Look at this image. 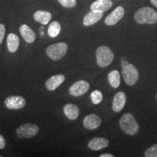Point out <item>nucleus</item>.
<instances>
[{
  "label": "nucleus",
  "mask_w": 157,
  "mask_h": 157,
  "mask_svg": "<svg viewBox=\"0 0 157 157\" xmlns=\"http://www.w3.org/2000/svg\"><path fill=\"white\" fill-rule=\"evenodd\" d=\"M134 18L138 24H154L157 23V13L150 7H143L135 12Z\"/></svg>",
  "instance_id": "obj_1"
},
{
  "label": "nucleus",
  "mask_w": 157,
  "mask_h": 157,
  "mask_svg": "<svg viewBox=\"0 0 157 157\" xmlns=\"http://www.w3.org/2000/svg\"><path fill=\"white\" fill-rule=\"evenodd\" d=\"M119 126L126 134L134 135L139 131V125L132 113H126L121 117L119 121Z\"/></svg>",
  "instance_id": "obj_2"
},
{
  "label": "nucleus",
  "mask_w": 157,
  "mask_h": 157,
  "mask_svg": "<svg viewBox=\"0 0 157 157\" xmlns=\"http://www.w3.org/2000/svg\"><path fill=\"white\" fill-rule=\"evenodd\" d=\"M114 55L111 49L106 46L99 47L96 50L97 63L100 67L105 68L113 62Z\"/></svg>",
  "instance_id": "obj_3"
},
{
  "label": "nucleus",
  "mask_w": 157,
  "mask_h": 157,
  "mask_svg": "<svg viewBox=\"0 0 157 157\" xmlns=\"http://www.w3.org/2000/svg\"><path fill=\"white\" fill-rule=\"evenodd\" d=\"M68 50V45L65 42H58L48 47L46 53L52 60H58L63 58Z\"/></svg>",
  "instance_id": "obj_4"
},
{
  "label": "nucleus",
  "mask_w": 157,
  "mask_h": 157,
  "mask_svg": "<svg viewBox=\"0 0 157 157\" xmlns=\"http://www.w3.org/2000/svg\"><path fill=\"white\" fill-rule=\"evenodd\" d=\"M121 72L124 79L125 83L129 86L135 84L139 78V72L135 66L132 64L127 63L122 66Z\"/></svg>",
  "instance_id": "obj_5"
},
{
  "label": "nucleus",
  "mask_w": 157,
  "mask_h": 157,
  "mask_svg": "<svg viewBox=\"0 0 157 157\" xmlns=\"http://www.w3.org/2000/svg\"><path fill=\"white\" fill-rule=\"evenodd\" d=\"M39 128L36 124L25 123L21 125L16 129V133L20 138H30L34 137L39 132Z\"/></svg>",
  "instance_id": "obj_6"
},
{
  "label": "nucleus",
  "mask_w": 157,
  "mask_h": 157,
  "mask_svg": "<svg viewBox=\"0 0 157 157\" xmlns=\"http://www.w3.org/2000/svg\"><path fill=\"white\" fill-rule=\"evenodd\" d=\"M6 107L9 109L17 110L23 108L26 104L25 100L22 96L11 95L7 97L5 101Z\"/></svg>",
  "instance_id": "obj_7"
},
{
  "label": "nucleus",
  "mask_w": 157,
  "mask_h": 157,
  "mask_svg": "<svg viewBox=\"0 0 157 157\" xmlns=\"http://www.w3.org/2000/svg\"><path fill=\"white\" fill-rule=\"evenodd\" d=\"M90 84L85 80H80L72 84L69 88V93L74 97L83 95L89 90Z\"/></svg>",
  "instance_id": "obj_8"
},
{
  "label": "nucleus",
  "mask_w": 157,
  "mask_h": 157,
  "mask_svg": "<svg viewBox=\"0 0 157 157\" xmlns=\"http://www.w3.org/2000/svg\"><path fill=\"white\" fill-rule=\"evenodd\" d=\"M125 13V10L123 7L119 6L111 12L105 19V23L107 25H113L122 19Z\"/></svg>",
  "instance_id": "obj_9"
},
{
  "label": "nucleus",
  "mask_w": 157,
  "mask_h": 157,
  "mask_svg": "<svg viewBox=\"0 0 157 157\" xmlns=\"http://www.w3.org/2000/svg\"><path fill=\"white\" fill-rule=\"evenodd\" d=\"M84 127L87 129H95L101 124V119L95 113H90L84 117L83 120Z\"/></svg>",
  "instance_id": "obj_10"
},
{
  "label": "nucleus",
  "mask_w": 157,
  "mask_h": 157,
  "mask_svg": "<svg viewBox=\"0 0 157 157\" xmlns=\"http://www.w3.org/2000/svg\"><path fill=\"white\" fill-rule=\"evenodd\" d=\"M113 6L111 0H96L90 6L91 11L95 13H104Z\"/></svg>",
  "instance_id": "obj_11"
},
{
  "label": "nucleus",
  "mask_w": 157,
  "mask_h": 157,
  "mask_svg": "<svg viewBox=\"0 0 157 157\" xmlns=\"http://www.w3.org/2000/svg\"><path fill=\"white\" fill-rule=\"evenodd\" d=\"M127 97L123 92H119L116 94L113 100L112 109L114 112H119L124 107Z\"/></svg>",
  "instance_id": "obj_12"
},
{
  "label": "nucleus",
  "mask_w": 157,
  "mask_h": 157,
  "mask_svg": "<svg viewBox=\"0 0 157 157\" xmlns=\"http://www.w3.org/2000/svg\"><path fill=\"white\" fill-rule=\"evenodd\" d=\"M109 141L104 137H94L88 143V147L91 150L99 151L109 146Z\"/></svg>",
  "instance_id": "obj_13"
},
{
  "label": "nucleus",
  "mask_w": 157,
  "mask_h": 157,
  "mask_svg": "<svg viewBox=\"0 0 157 157\" xmlns=\"http://www.w3.org/2000/svg\"><path fill=\"white\" fill-rule=\"evenodd\" d=\"M20 33L23 39L29 44L33 43L36 39V34L34 31L26 24L21 25V26L20 27Z\"/></svg>",
  "instance_id": "obj_14"
},
{
  "label": "nucleus",
  "mask_w": 157,
  "mask_h": 157,
  "mask_svg": "<svg viewBox=\"0 0 157 157\" xmlns=\"http://www.w3.org/2000/svg\"><path fill=\"white\" fill-rule=\"evenodd\" d=\"M65 81V76L62 74H58V75H55L50 78H48V81L46 82V87L48 88V90L50 91H54L56 90L59 86L62 83H63Z\"/></svg>",
  "instance_id": "obj_15"
},
{
  "label": "nucleus",
  "mask_w": 157,
  "mask_h": 157,
  "mask_svg": "<svg viewBox=\"0 0 157 157\" xmlns=\"http://www.w3.org/2000/svg\"><path fill=\"white\" fill-rule=\"evenodd\" d=\"M103 16V13H95L90 11L83 18V24L85 26H90L101 21Z\"/></svg>",
  "instance_id": "obj_16"
},
{
  "label": "nucleus",
  "mask_w": 157,
  "mask_h": 157,
  "mask_svg": "<svg viewBox=\"0 0 157 157\" xmlns=\"http://www.w3.org/2000/svg\"><path fill=\"white\" fill-rule=\"evenodd\" d=\"M63 113L68 119L75 120L79 115V109L76 105L68 103L63 107Z\"/></svg>",
  "instance_id": "obj_17"
},
{
  "label": "nucleus",
  "mask_w": 157,
  "mask_h": 157,
  "mask_svg": "<svg viewBox=\"0 0 157 157\" xmlns=\"http://www.w3.org/2000/svg\"><path fill=\"white\" fill-rule=\"evenodd\" d=\"M34 18L37 22L42 25H47L52 18V15L50 12L44 10H37L34 13Z\"/></svg>",
  "instance_id": "obj_18"
},
{
  "label": "nucleus",
  "mask_w": 157,
  "mask_h": 157,
  "mask_svg": "<svg viewBox=\"0 0 157 157\" xmlns=\"http://www.w3.org/2000/svg\"><path fill=\"white\" fill-rule=\"evenodd\" d=\"M20 39L16 34L10 33L7 39V45L10 52H15L19 48Z\"/></svg>",
  "instance_id": "obj_19"
},
{
  "label": "nucleus",
  "mask_w": 157,
  "mask_h": 157,
  "mask_svg": "<svg viewBox=\"0 0 157 157\" xmlns=\"http://www.w3.org/2000/svg\"><path fill=\"white\" fill-rule=\"evenodd\" d=\"M108 79H109V84L113 88H118L120 85V74L117 70H113L110 72L108 75Z\"/></svg>",
  "instance_id": "obj_20"
},
{
  "label": "nucleus",
  "mask_w": 157,
  "mask_h": 157,
  "mask_svg": "<svg viewBox=\"0 0 157 157\" xmlns=\"http://www.w3.org/2000/svg\"><path fill=\"white\" fill-rule=\"evenodd\" d=\"M60 31H61V26L60 23L58 21H53L49 25L48 34L51 38H55L60 34Z\"/></svg>",
  "instance_id": "obj_21"
},
{
  "label": "nucleus",
  "mask_w": 157,
  "mask_h": 157,
  "mask_svg": "<svg viewBox=\"0 0 157 157\" xmlns=\"http://www.w3.org/2000/svg\"><path fill=\"white\" fill-rule=\"evenodd\" d=\"M90 97H91V100L93 101V103L95 104V105L101 103V101H103V94L99 90H95V91H93L91 93V96Z\"/></svg>",
  "instance_id": "obj_22"
},
{
  "label": "nucleus",
  "mask_w": 157,
  "mask_h": 157,
  "mask_svg": "<svg viewBox=\"0 0 157 157\" xmlns=\"http://www.w3.org/2000/svg\"><path fill=\"white\" fill-rule=\"evenodd\" d=\"M59 3L66 8H72L76 7V0H58Z\"/></svg>",
  "instance_id": "obj_23"
},
{
  "label": "nucleus",
  "mask_w": 157,
  "mask_h": 157,
  "mask_svg": "<svg viewBox=\"0 0 157 157\" xmlns=\"http://www.w3.org/2000/svg\"><path fill=\"white\" fill-rule=\"evenodd\" d=\"M144 155L146 157H157V144L147 149Z\"/></svg>",
  "instance_id": "obj_24"
},
{
  "label": "nucleus",
  "mask_w": 157,
  "mask_h": 157,
  "mask_svg": "<svg viewBox=\"0 0 157 157\" xmlns=\"http://www.w3.org/2000/svg\"><path fill=\"white\" fill-rule=\"evenodd\" d=\"M5 34V26L2 23H0V44L2 42L4 37Z\"/></svg>",
  "instance_id": "obj_25"
},
{
  "label": "nucleus",
  "mask_w": 157,
  "mask_h": 157,
  "mask_svg": "<svg viewBox=\"0 0 157 157\" xmlns=\"http://www.w3.org/2000/svg\"><path fill=\"white\" fill-rule=\"evenodd\" d=\"M6 143L4 137L2 135H0V149H3L5 147Z\"/></svg>",
  "instance_id": "obj_26"
},
{
  "label": "nucleus",
  "mask_w": 157,
  "mask_h": 157,
  "mask_svg": "<svg viewBox=\"0 0 157 157\" xmlns=\"http://www.w3.org/2000/svg\"><path fill=\"white\" fill-rule=\"evenodd\" d=\"M101 157H113L114 156L112 154H101Z\"/></svg>",
  "instance_id": "obj_27"
},
{
  "label": "nucleus",
  "mask_w": 157,
  "mask_h": 157,
  "mask_svg": "<svg viewBox=\"0 0 157 157\" xmlns=\"http://www.w3.org/2000/svg\"><path fill=\"white\" fill-rule=\"evenodd\" d=\"M151 3L153 6L157 8V0H151Z\"/></svg>",
  "instance_id": "obj_28"
},
{
  "label": "nucleus",
  "mask_w": 157,
  "mask_h": 157,
  "mask_svg": "<svg viewBox=\"0 0 157 157\" xmlns=\"http://www.w3.org/2000/svg\"><path fill=\"white\" fill-rule=\"evenodd\" d=\"M156 98H157V94H156Z\"/></svg>",
  "instance_id": "obj_29"
},
{
  "label": "nucleus",
  "mask_w": 157,
  "mask_h": 157,
  "mask_svg": "<svg viewBox=\"0 0 157 157\" xmlns=\"http://www.w3.org/2000/svg\"><path fill=\"white\" fill-rule=\"evenodd\" d=\"M0 157H1V156H0Z\"/></svg>",
  "instance_id": "obj_30"
}]
</instances>
